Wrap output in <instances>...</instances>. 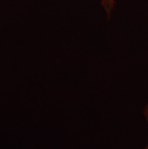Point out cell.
I'll return each instance as SVG.
<instances>
[{
  "label": "cell",
  "instance_id": "obj_1",
  "mask_svg": "<svg viewBox=\"0 0 148 149\" xmlns=\"http://www.w3.org/2000/svg\"><path fill=\"white\" fill-rule=\"evenodd\" d=\"M101 5L104 8V10H105V12L108 14V15H110L113 9H114L115 0H101Z\"/></svg>",
  "mask_w": 148,
  "mask_h": 149
},
{
  "label": "cell",
  "instance_id": "obj_2",
  "mask_svg": "<svg viewBox=\"0 0 148 149\" xmlns=\"http://www.w3.org/2000/svg\"><path fill=\"white\" fill-rule=\"evenodd\" d=\"M143 115H144V117H145V119L147 121V124H148V105H146V107L144 108ZM143 149H148V143H147V145H145V147H144Z\"/></svg>",
  "mask_w": 148,
  "mask_h": 149
}]
</instances>
